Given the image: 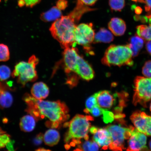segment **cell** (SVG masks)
<instances>
[{"label": "cell", "instance_id": "obj_22", "mask_svg": "<svg viewBox=\"0 0 151 151\" xmlns=\"http://www.w3.org/2000/svg\"><path fill=\"white\" fill-rule=\"evenodd\" d=\"M128 45L131 49L133 56H136L143 47L144 39L138 35L134 36L129 39Z\"/></svg>", "mask_w": 151, "mask_h": 151}, {"label": "cell", "instance_id": "obj_37", "mask_svg": "<svg viewBox=\"0 0 151 151\" xmlns=\"http://www.w3.org/2000/svg\"><path fill=\"white\" fill-rule=\"evenodd\" d=\"M26 3V6L30 8H32L40 2L41 0H24Z\"/></svg>", "mask_w": 151, "mask_h": 151}, {"label": "cell", "instance_id": "obj_23", "mask_svg": "<svg viewBox=\"0 0 151 151\" xmlns=\"http://www.w3.org/2000/svg\"><path fill=\"white\" fill-rule=\"evenodd\" d=\"M114 39V37L111 32L105 28H101L95 34L93 42L109 43Z\"/></svg>", "mask_w": 151, "mask_h": 151}, {"label": "cell", "instance_id": "obj_19", "mask_svg": "<svg viewBox=\"0 0 151 151\" xmlns=\"http://www.w3.org/2000/svg\"><path fill=\"white\" fill-rule=\"evenodd\" d=\"M62 16L60 9L56 6H54L47 11L43 12L40 16L41 20L43 22H49L57 20Z\"/></svg>", "mask_w": 151, "mask_h": 151}, {"label": "cell", "instance_id": "obj_52", "mask_svg": "<svg viewBox=\"0 0 151 151\" xmlns=\"http://www.w3.org/2000/svg\"><path fill=\"white\" fill-rule=\"evenodd\" d=\"M150 111H151V103L150 106Z\"/></svg>", "mask_w": 151, "mask_h": 151}, {"label": "cell", "instance_id": "obj_32", "mask_svg": "<svg viewBox=\"0 0 151 151\" xmlns=\"http://www.w3.org/2000/svg\"><path fill=\"white\" fill-rule=\"evenodd\" d=\"M11 139L10 135L6 133L0 135V149L4 148Z\"/></svg>", "mask_w": 151, "mask_h": 151}, {"label": "cell", "instance_id": "obj_9", "mask_svg": "<svg viewBox=\"0 0 151 151\" xmlns=\"http://www.w3.org/2000/svg\"><path fill=\"white\" fill-rule=\"evenodd\" d=\"M130 119L138 131L151 136V116L144 112L137 111L132 113Z\"/></svg>", "mask_w": 151, "mask_h": 151}, {"label": "cell", "instance_id": "obj_12", "mask_svg": "<svg viewBox=\"0 0 151 151\" xmlns=\"http://www.w3.org/2000/svg\"><path fill=\"white\" fill-rule=\"evenodd\" d=\"M97 99L98 105L105 110H108L116 102V99L118 97V93L112 94L107 90H103L94 93Z\"/></svg>", "mask_w": 151, "mask_h": 151}, {"label": "cell", "instance_id": "obj_49", "mask_svg": "<svg viewBox=\"0 0 151 151\" xmlns=\"http://www.w3.org/2000/svg\"><path fill=\"white\" fill-rule=\"evenodd\" d=\"M138 1L139 2L143 3V0H138Z\"/></svg>", "mask_w": 151, "mask_h": 151}, {"label": "cell", "instance_id": "obj_6", "mask_svg": "<svg viewBox=\"0 0 151 151\" xmlns=\"http://www.w3.org/2000/svg\"><path fill=\"white\" fill-rule=\"evenodd\" d=\"M132 126L127 127L122 119L121 123L109 125L106 128L110 133L112 142L109 148L113 151H122L125 149V140L128 139L131 135Z\"/></svg>", "mask_w": 151, "mask_h": 151}, {"label": "cell", "instance_id": "obj_14", "mask_svg": "<svg viewBox=\"0 0 151 151\" xmlns=\"http://www.w3.org/2000/svg\"><path fill=\"white\" fill-rule=\"evenodd\" d=\"M93 141H95L103 150H106L112 142L110 133L106 128L98 129L94 134Z\"/></svg>", "mask_w": 151, "mask_h": 151}, {"label": "cell", "instance_id": "obj_16", "mask_svg": "<svg viewBox=\"0 0 151 151\" xmlns=\"http://www.w3.org/2000/svg\"><path fill=\"white\" fill-rule=\"evenodd\" d=\"M108 28L113 35L116 36H120L125 33L126 26L125 22L122 19L114 17L109 22Z\"/></svg>", "mask_w": 151, "mask_h": 151}, {"label": "cell", "instance_id": "obj_18", "mask_svg": "<svg viewBox=\"0 0 151 151\" xmlns=\"http://www.w3.org/2000/svg\"><path fill=\"white\" fill-rule=\"evenodd\" d=\"M95 10L96 9L90 8L88 6L77 1L76 6L68 15L74 20L76 23H77L83 15L90 11Z\"/></svg>", "mask_w": 151, "mask_h": 151}, {"label": "cell", "instance_id": "obj_29", "mask_svg": "<svg viewBox=\"0 0 151 151\" xmlns=\"http://www.w3.org/2000/svg\"><path fill=\"white\" fill-rule=\"evenodd\" d=\"M11 74L10 69L8 67L5 65L0 66V81L7 80L10 77Z\"/></svg>", "mask_w": 151, "mask_h": 151}, {"label": "cell", "instance_id": "obj_3", "mask_svg": "<svg viewBox=\"0 0 151 151\" xmlns=\"http://www.w3.org/2000/svg\"><path fill=\"white\" fill-rule=\"evenodd\" d=\"M133 54L128 45H112L106 51L102 63L107 66L124 65L132 66L133 62L132 58Z\"/></svg>", "mask_w": 151, "mask_h": 151}, {"label": "cell", "instance_id": "obj_5", "mask_svg": "<svg viewBox=\"0 0 151 151\" xmlns=\"http://www.w3.org/2000/svg\"><path fill=\"white\" fill-rule=\"evenodd\" d=\"M39 62L38 58L35 55L32 56L27 62L21 61L15 65L12 76L17 79V82L22 87L27 83L33 82L38 78L36 67Z\"/></svg>", "mask_w": 151, "mask_h": 151}, {"label": "cell", "instance_id": "obj_31", "mask_svg": "<svg viewBox=\"0 0 151 151\" xmlns=\"http://www.w3.org/2000/svg\"><path fill=\"white\" fill-rule=\"evenodd\" d=\"M142 73L146 77L151 78V60L145 63L142 68Z\"/></svg>", "mask_w": 151, "mask_h": 151}, {"label": "cell", "instance_id": "obj_44", "mask_svg": "<svg viewBox=\"0 0 151 151\" xmlns=\"http://www.w3.org/2000/svg\"><path fill=\"white\" fill-rule=\"evenodd\" d=\"M99 129V128L94 127V126H93V127H91L90 129V133L92 134H95L96 132L97 131V130Z\"/></svg>", "mask_w": 151, "mask_h": 151}, {"label": "cell", "instance_id": "obj_47", "mask_svg": "<svg viewBox=\"0 0 151 151\" xmlns=\"http://www.w3.org/2000/svg\"><path fill=\"white\" fill-rule=\"evenodd\" d=\"M149 147H150V151H151V139H150V142H149Z\"/></svg>", "mask_w": 151, "mask_h": 151}, {"label": "cell", "instance_id": "obj_34", "mask_svg": "<svg viewBox=\"0 0 151 151\" xmlns=\"http://www.w3.org/2000/svg\"><path fill=\"white\" fill-rule=\"evenodd\" d=\"M68 2L67 0H58L56 3V6L61 10H64L67 8Z\"/></svg>", "mask_w": 151, "mask_h": 151}, {"label": "cell", "instance_id": "obj_15", "mask_svg": "<svg viewBox=\"0 0 151 151\" xmlns=\"http://www.w3.org/2000/svg\"><path fill=\"white\" fill-rule=\"evenodd\" d=\"M9 87L0 81V108H8L13 102L12 94L9 91Z\"/></svg>", "mask_w": 151, "mask_h": 151}, {"label": "cell", "instance_id": "obj_46", "mask_svg": "<svg viewBox=\"0 0 151 151\" xmlns=\"http://www.w3.org/2000/svg\"><path fill=\"white\" fill-rule=\"evenodd\" d=\"M6 133V132L4 131L3 130L1 129V128L0 127V135H1L2 134Z\"/></svg>", "mask_w": 151, "mask_h": 151}, {"label": "cell", "instance_id": "obj_42", "mask_svg": "<svg viewBox=\"0 0 151 151\" xmlns=\"http://www.w3.org/2000/svg\"><path fill=\"white\" fill-rule=\"evenodd\" d=\"M146 48L147 51L151 55V40H147L146 43Z\"/></svg>", "mask_w": 151, "mask_h": 151}, {"label": "cell", "instance_id": "obj_39", "mask_svg": "<svg viewBox=\"0 0 151 151\" xmlns=\"http://www.w3.org/2000/svg\"><path fill=\"white\" fill-rule=\"evenodd\" d=\"M97 1L98 0H77V1L88 6L94 5Z\"/></svg>", "mask_w": 151, "mask_h": 151}, {"label": "cell", "instance_id": "obj_45", "mask_svg": "<svg viewBox=\"0 0 151 151\" xmlns=\"http://www.w3.org/2000/svg\"><path fill=\"white\" fill-rule=\"evenodd\" d=\"M35 151H51L50 150H46L43 148H40L35 150Z\"/></svg>", "mask_w": 151, "mask_h": 151}, {"label": "cell", "instance_id": "obj_27", "mask_svg": "<svg viewBox=\"0 0 151 151\" xmlns=\"http://www.w3.org/2000/svg\"><path fill=\"white\" fill-rule=\"evenodd\" d=\"M10 57L8 47L4 44H0V62L8 61Z\"/></svg>", "mask_w": 151, "mask_h": 151}, {"label": "cell", "instance_id": "obj_35", "mask_svg": "<svg viewBox=\"0 0 151 151\" xmlns=\"http://www.w3.org/2000/svg\"><path fill=\"white\" fill-rule=\"evenodd\" d=\"M143 3L145 4V11L147 13L146 17L148 19L151 16V0H143Z\"/></svg>", "mask_w": 151, "mask_h": 151}, {"label": "cell", "instance_id": "obj_38", "mask_svg": "<svg viewBox=\"0 0 151 151\" xmlns=\"http://www.w3.org/2000/svg\"><path fill=\"white\" fill-rule=\"evenodd\" d=\"M44 135L42 133H40L37 135L33 140L34 144L37 146L40 145L43 140Z\"/></svg>", "mask_w": 151, "mask_h": 151}, {"label": "cell", "instance_id": "obj_53", "mask_svg": "<svg viewBox=\"0 0 151 151\" xmlns=\"http://www.w3.org/2000/svg\"></svg>", "mask_w": 151, "mask_h": 151}, {"label": "cell", "instance_id": "obj_10", "mask_svg": "<svg viewBox=\"0 0 151 151\" xmlns=\"http://www.w3.org/2000/svg\"><path fill=\"white\" fill-rule=\"evenodd\" d=\"M146 136L132 126L126 151H150L146 146Z\"/></svg>", "mask_w": 151, "mask_h": 151}, {"label": "cell", "instance_id": "obj_41", "mask_svg": "<svg viewBox=\"0 0 151 151\" xmlns=\"http://www.w3.org/2000/svg\"><path fill=\"white\" fill-rule=\"evenodd\" d=\"M132 9H134L135 12L137 14H140L142 12V9L139 6H136L135 5H133L132 6Z\"/></svg>", "mask_w": 151, "mask_h": 151}, {"label": "cell", "instance_id": "obj_1", "mask_svg": "<svg viewBox=\"0 0 151 151\" xmlns=\"http://www.w3.org/2000/svg\"><path fill=\"white\" fill-rule=\"evenodd\" d=\"M23 99L27 105L26 112L37 121L45 119H48L45 122L47 127L58 128L69 118L67 106L60 101L38 100L27 93L24 94Z\"/></svg>", "mask_w": 151, "mask_h": 151}, {"label": "cell", "instance_id": "obj_24", "mask_svg": "<svg viewBox=\"0 0 151 151\" xmlns=\"http://www.w3.org/2000/svg\"><path fill=\"white\" fill-rule=\"evenodd\" d=\"M137 35L147 40H151V25H141L137 27Z\"/></svg>", "mask_w": 151, "mask_h": 151}, {"label": "cell", "instance_id": "obj_30", "mask_svg": "<svg viewBox=\"0 0 151 151\" xmlns=\"http://www.w3.org/2000/svg\"><path fill=\"white\" fill-rule=\"evenodd\" d=\"M104 122L106 124L112 122L114 119V116L112 112L104 109L103 113Z\"/></svg>", "mask_w": 151, "mask_h": 151}, {"label": "cell", "instance_id": "obj_28", "mask_svg": "<svg viewBox=\"0 0 151 151\" xmlns=\"http://www.w3.org/2000/svg\"><path fill=\"white\" fill-rule=\"evenodd\" d=\"M97 105V99L95 94H94L87 99L86 103V108L85 109L84 112L86 113H89L90 111Z\"/></svg>", "mask_w": 151, "mask_h": 151}, {"label": "cell", "instance_id": "obj_7", "mask_svg": "<svg viewBox=\"0 0 151 151\" xmlns=\"http://www.w3.org/2000/svg\"><path fill=\"white\" fill-rule=\"evenodd\" d=\"M133 103L146 107L151 100V78L137 76L134 80Z\"/></svg>", "mask_w": 151, "mask_h": 151}, {"label": "cell", "instance_id": "obj_13", "mask_svg": "<svg viewBox=\"0 0 151 151\" xmlns=\"http://www.w3.org/2000/svg\"><path fill=\"white\" fill-rule=\"evenodd\" d=\"M75 73L86 81L92 80L94 76V71L91 66L81 56L77 62Z\"/></svg>", "mask_w": 151, "mask_h": 151}, {"label": "cell", "instance_id": "obj_4", "mask_svg": "<svg viewBox=\"0 0 151 151\" xmlns=\"http://www.w3.org/2000/svg\"><path fill=\"white\" fill-rule=\"evenodd\" d=\"M90 116H85L82 115H77L70 122L64 124L69 127V131L66 134L65 141L66 143L69 142L73 139V144H79L81 143V139L84 138L88 140L89 137L88 135L90 131V123L89 120H92Z\"/></svg>", "mask_w": 151, "mask_h": 151}, {"label": "cell", "instance_id": "obj_43", "mask_svg": "<svg viewBox=\"0 0 151 151\" xmlns=\"http://www.w3.org/2000/svg\"><path fill=\"white\" fill-rule=\"evenodd\" d=\"M18 4L20 7H24V6H26L25 2L24 0H18Z\"/></svg>", "mask_w": 151, "mask_h": 151}, {"label": "cell", "instance_id": "obj_11", "mask_svg": "<svg viewBox=\"0 0 151 151\" xmlns=\"http://www.w3.org/2000/svg\"><path fill=\"white\" fill-rule=\"evenodd\" d=\"M64 69L65 73L69 74L75 73L79 58L78 51L74 47H70L65 49L63 53Z\"/></svg>", "mask_w": 151, "mask_h": 151}, {"label": "cell", "instance_id": "obj_17", "mask_svg": "<svg viewBox=\"0 0 151 151\" xmlns=\"http://www.w3.org/2000/svg\"><path fill=\"white\" fill-rule=\"evenodd\" d=\"M50 90L48 86L42 82L35 83L31 88L32 96L38 100L46 99L48 97Z\"/></svg>", "mask_w": 151, "mask_h": 151}, {"label": "cell", "instance_id": "obj_26", "mask_svg": "<svg viewBox=\"0 0 151 151\" xmlns=\"http://www.w3.org/2000/svg\"><path fill=\"white\" fill-rule=\"evenodd\" d=\"M99 145L95 141H87L82 145L83 151H99Z\"/></svg>", "mask_w": 151, "mask_h": 151}, {"label": "cell", "instance_id": "obj_48", "mask_svg": "<svg viewBox=\"0 0 151 151\" xmlns=\"http://www.w3.org/2000/svg\"><path fill=\"white\" fill-rule=\"evenodd\" d=\"M148 19L149 23L150 24V25H151V16L150 17V18H149Z\"/></svg>", "mask_w": 151, "mask_h": 151}, {"label": "cell", "instance_id": "obj_50", "mask_svg": "<svg viewBox=\"0 0 151 151\" xmlns=\"http://www.w3.org/2000/svg\"><path fill=\"white\" fill-rule=\"evenodd\" d=\"M74 151H83L82 150H80V149H77L76 150H75Z\"/></svg>", "mask_w": 151, "mask_h": 151}, {"label": "cell", "instance_id": "obj_33", "mask_svg": "<svg viewBox=\"0 0 151 151\" xmlns=\"http://www.w3.org/2000/svg\"><path fill=\"white\" fill-rule=\"evenodd\" d=\"M104 109L101 108L98 105L94 106L90 112L94 116H99L103 114Z\"/></svg>", "mask_w": 151, "mask_h": 151}, {"label": "cell", "instance_id": "obj_20", "mask_svg": "<svg viewBox=\"0 0 151 151\" xmlns=\"http://www.w3.org/2000/svg\"><path fill=\"white\" fill-rule=\"evenodd\" d=\"M35 118L31 115L24 116L21 119L20 122V127L22 131L29 132L33 131L36 125Z\"/></svg>", "mask_w": 151, "mask_h": 151}, {"label": "cell", "instance_id": "obj_25", "mask_svg": "<svg viewBox=\"0 0 151 151\" xmlns=\"http://www.w3.org/2000/svg\"><path fill=\"white\" fill-rule=\"evenodd\" d=\"M125 0H109V5L113 11H120L125 6Z\"/></svg>", "mask_w": 151, "mask_h": 151}, {"label": "cell", "instance_id": "obj_40", "mask_svg": "<svg viewBox=\"0 0 151 151\" xmlns=\"http://www.w3.org/2000/svg\"><path fill=\"white\" fill-rule=\"evenodd\" d=\"M14 143L15 141L14 140L11 139L10 141L7 143L6 147L9 151H15L14 147Z\"/></svg>", "mask_w": 151, "mask_h": 151}, {"label": "cell", "instance_id": "obj_21", "mask_svg": "<svg viewBox=\"0 0 151 151\" xmlns=\"http://www.w3.org/2000/svg\"><path fill=\"white\" fill-rule=\"evenodd\" d=\"M60 135L57 130L49 129L46 132L43 137V141L47 146L52 147L58 144L60 141Z\"/></svg>", "mask_w": 151, "mask_h": 151}, {"label": "cell", "instance_id": "obj_36", "mask_svg": "<svg viewBox=\"0 0 151 151\" xmlns=\"http://www.w3.org/2000/svg\"><path fill=\"white\" fill-rule=\"evenodd\" d=\"M69 76L67 79V84L70 86H75L77 84L78 81L77 77L72 75H70Z\"/></svg>", "mask_w": 151, "mask_h": 151}, {"label": "cell", "instance_id": "obj_2", "mask_svg": "<svg viewBox=\"0 0 151 151\" xmlns=\"http://www.w3.org/2000/svg\"><path fill=\"white\" fill-rule=\"evenodd\" d=\"M76 23L69 15L62 16L53 23L50 30L54 38L64 49L75 44V31Z\"/></svg>", "mask_w": 151, "mask_h": 151}, {"label": "cell", "instance_id": "obj_8", "mask_svg": "<svg viewBox=\"0 0 151 151\" xmlns=\"http://www.w3.org/2000/svg\"><path fill=\"white\" fill-rule=\"evenodd\" d=\"M95 34L93 24L82 23L77 25L75 31V43L84 47L86 52H91L90 45L93 42Z\"/></svg>", "mask_w": 151, "mask_h": 151}, {"label": "cell", "instance_id": "obj_51", "mask_svg": "<svg viewBox=\"0 0 151 151\" xmlns=\"http://www.w3.org/2000/svg\"><path fill=\"white\" fill-rule=\"evenodd\" d=\"M132 1H133L135 2H137L138 1V0H132Z\"/></svg>", "mask_w": 151, "mask_h": 151}]
</instances>
